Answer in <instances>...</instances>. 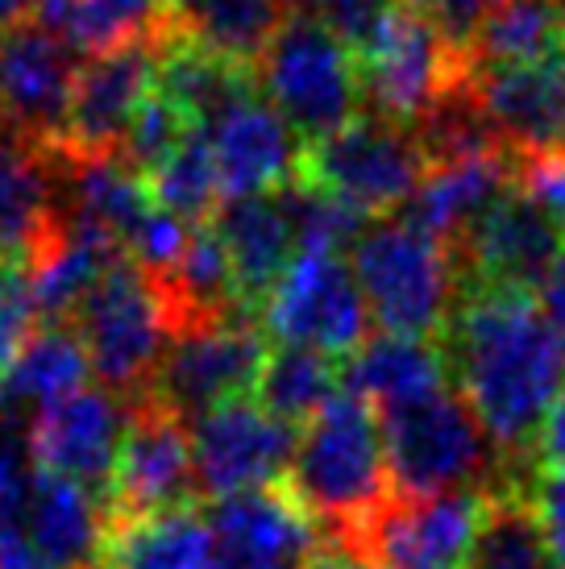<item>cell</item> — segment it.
Wrapping results in <instances>:
<instances>
[{"instance_id": "cell-1", "label": "cell", "mask_w": 565, "mask_h": 569, "mask_svg": "<svg viewBox=\"0 0 565 569\" xmlns=\"http://www.w3.org/2000/svg\"><path fill=\"white\" fill-rule=\"evenodd\" d=\"M449 375L507 466L536 458V437L565 387V341L533 291L466 287L440 337Z\"/></svg>"}, {"instance_id": "cell-2", "label": "cell", "mask_w": 565, "mask_h": 569, "mask_svg": "<svg viewBox=\"0 0 565 569\" xmlns=\"http://www.w3.org/2000/svg\"><path fill=\"white\" fill-rule=\"evenodd\" d=\"M282 490L329 540L358 549L383 507L391 503V470L383 445V416L366 399L337 396L299 428Z\"/></svg>"}, {"instance_id": "cell-3", "label": "cell", "mask_w": 565, "mask_h": 569, "mask_svg": "<svg viewBox=\"0 0 565 569\" xmlns=\"http://www.w3.org/2000/svg\"><path fill=\"white\" fill-rule=\"evenodd\" d=\"M349 267L361 287L366 312L378 332L440 341L457 312L462 270L445 241L420 233L416 224L375 221L349 250Z\"/></svg>"}, {"instance_id": "cell-4", "label": "cell", "mask_w": 565, "mask_h": 569, "mask_svg": "<svg viewBox=\"0 0 565 569\" xmlns=\"http://www.w3.org/2000/svg\"><path fill=\"white\" fill-rule=\"evenodd\" d=\"M391 490L404 499L428 495H495L503 453L487 437L462 391H437L412 408L383 416Z\"/></svg>"}, {"instance_id": "cell-5", "label": "cell", "mask_w": 565, "mask_h": 569, "mask_svg": "<svg viewBox=\"0 0 565 569\" xmlns=\"http://www.w3.org/2000/svg\"><path fill=\"white\" fill-rule=\"evenodd\" d=\"M254 83L304 142H320L366 112L354 50L308 13L282 17L254 63Z\"/></svg>"}, {"instance_id": "cell-6", "label": "cell", "mask_w": 565, "mask_h": 569, "mask_svg": "<svg viewBox=\"0 0 565 569\" xmlns=\"http://www.w3.org/2000/svg\"><path fill=\"white\" fill-rule=\"evenodd\" d=\"M71 329L88 349V362L100 387L133 403L150 396L175 325L158 283L126 253L88 291V300L79 303Z\"/></svg>"}, {"instance_id": "cell-7", "label": "cell", "mask_w": 565, "mask_h": 569, "mask_svg": "<svg viewBox=\"0 0 565 569\" xmlns=\"http://www.w3.org/2000/svg\"><path fill=\"white\" fill-rule=\"evenodd\" d=\"M428 159L408 126L361 112L346 129L304 146L299 179L354 204L366 217L395 212L420 188Z\"/></svg>"}, {"instance_id": "cell-8", "label": "cell", "mask_w": 565, "mask_h": 569, "mask_svg": "<svg viewBox=\"0 0 565 569\" xmlns=\"http://www.w3.org/2000/svg\"><path fill=\"white\" fill-rule=\"evenodd\" d=\"M267 353V329L250 312L184 325L171 332L150 399L171 408L179 420H196L229 399H246V391L258 387Z\"/></svg>"}, {"instance_id": "cell-9", "label": "cell", "mask_w": 565, "mask_h": 569, "mask_svg": "<svg viewBox=\"0 0 565 569\" xmlns=\"http://www.w3.org/2000/svg\"><path fill=\"white\" fill-rule=\"evenodd\" d=\"M366 112L416 129L466 83V54L416 4H395L387 30L358 59Z\"/></svg>"}, {"instance_id": "cell-10", "label": "cell", "mask_w": 565, "mask_h": 569, "mask_svg": "<svg viewBox=\"0 0 565 569\" xmlns=\"http://www.w3.org/2000/svg\"><path fill=\"white\" fill-rule=\"evenodd\" d=\"M370 312L341 253L299 250L262 308V329L279 346H308L329 358H349L370 337Z\"/></svg>"}, {"instance_id": "cell-11", "label": "cell", "mask_w": 565, "mask_h": 569, "mask_svg": "<svg viewBox=\"0 0 565 569\" xmlns=\"http://www.w3.org/2000/svg\"><path fill=\"white\" fill-rule=\"evenodd\" d=\"M188 437L196 461V495L217 503L287 478L299 428L282 425L258 399H229L188 420Z\"/></svg>"}, {"instance_id": "cell-12", "label": "cell", "mask_w": 565, "mask_h": 569, "mask_svg": "<svg viewBox=\"0 0 565 569\" xmlns=\"http://www.w3.org/2000/svg\"><path fill=\"white\" fill-rule=\"evenodd\" d=\"M171 42L175 38L129 42V47L92 54L79 67L63 138L54 150L71 154V159H112V154H121V142H126L133 117L146 104V96L158 88V63H162V50Z\"/></svg>"}, {"instance_id": "cell-13", "label": "cell", "mask_w": 565, "mask_h": 569, "mask_svg": "<svg viewBox=\"0 0 565 569\" xmlns=\"http://www.w3.org/2000/svg\"><path fill=\"white\" fill-rule=\"evenodd\" d=\"M76 76V47H67L42 21H21L0 33V109L17 146L38 154L59 146Z\"/></svg>"}, {"instance_id": "cell-14", "label": "cell", "mask_w": 565, "mask_h": 569, "mask_svg": "<svg viewBox=\"0 0 565 569\" xmlns=\"http://www.w3.org/2000/svg\"><path fill=\"white\" fill-rule=\"evenodd\" d=\"M196 503V461L188 420H179L158 399H133L117 475L109 490V523L146 520L158 511Z\"/></svg>"}, {"instance_id": "cell-15", "label": "cell", "mask_w": 565, "mask_h": 569, "mask_svg": "<svg viewBox=\"0 0 565 569\" xmlns=\"http://www.w3.org/2000/svg\"><path fill=\"white\" fill-rule=\"evenodd\" d=\"M466 96L516 162L565 154V50L536 63L466 71Z\"/></svg>"}, {"instance_id": "cell-16", "label": "cell", "mask_w": 565, "mask_h": 569, "mask_svg": "<svg viewBox=\"0 0 565 569\" xmlns=\"http://www.w3.org/2000/svg\"><path fill=\"white\" fill-rule=\"evenodd\" d=\"M562 253V224L553 221L519 183L454 246L462 291L466 287L536 291L545 283V274L557 267Z\"/></svg>"}, {"instance_id": "cell-17", "label": "cell", "mask_w": 565, "mask_h": 569, "mask_svg": "<svg viewBox=\"0 0 565 569\" xmlns=\"http://www.w3.org/2000/svg\"><path fill=\"white\" fill-rule=\"evenodd\" d=\"M129 399L112 396L105 387H83L76 396L50 403L30 420L33 461L59 478H71L76 487L96 495L109 507L117 453L129 428Z\"/></svg>"}, {"instance_id": "cell-18", "label": "cell", "mask_w": 565, "mask_h": 569, "mask_svg": "<svg viewBox=\"0 0 565 569\" xmlns=\"http://www.w3.org/2000/svg\"><path fill=\"white\" fill-rule=\"evenodd\" d=\"M483 503L487 495H391L358 549L378 569H466Z\"/></svg>"}, {"instance_id": "cell-19", "label": "cell", "mask_w": 565, "mask_h": 569, "mask_svg": "<svg viewBox=\"0 0 565 569\" xmlns=\"http://www.w3.org/2000/svg\"><path fill=\"white\" fill-rule=\"evenodd\" d=\"M208 150L217 162L225 200L241 196H270L299 174L304 146L296 142V129L254 92L229 112H220L212 126H205Z\"/></svg>"}, {"instance_id": "cell-20", "label": "cell", "mask_w": 565, "mask_h": 569, "mask_svg": "<svg viewBox=\"0 0 565 569\" xmlns=\"http://www.w3.org/2000/svg\"><path fill=\"white\" fill-rule=\"evenodd\" d=\"M516 183L519 162L499 146L428 162L420 188L412 191V200L404 204V221L454 250Z\"/></svg>"}, {"instance_id": "cell-21", "label": "cell", "mask_w": 565, "mask_h": 569, "mask_svg": "<svg viewBox=\"0 0 565 569\" xmlns=\"http://www.w3.org/2000/svg\"><path fill=\"white\" fill-rule=\"evenodd\" d=\"M0 528H17L59 569H96L109 540V507L38 466L26 495L0 516Z\"/></svg>"}, {"instance_id": "cell-22", "label": "cell", "mask_w": 565, "mask_h": 569, "mask_svg": "<svg viewBox=\"0 0 565 569\" xmlns=\"http://www.w3.org/2000/svg\"><path fill=\"white\" fill-rule=\"evenodd\" d=\"M208 528L217 553L275 569H304L320 545L316 523L279 487L246 490L208 503Z\"/></svg>"}, {"instance_id": "cell-23", "label": "cell", "mask_w": 565, "mask_h": 569, "mask_svg": "<svg viewBox=\"0 0 565 569\" xmlns=\"http://www.w3.org/2000/svg\"><path fill=\"white\" fill-rule=\"evenodd\" d=\"M220 246L229 253L237 283V303L241 312L262 320V308L275 296L279 279L287 274V267L296 262V233L291 221L282 212L279 196H241V200H225L212 217Z\"/></svg>"}, {"instance_id": "cell-24", "label": "cell", "mask_w": 565, "mask_h": 569, "mask_svg": "<svg viewBox=\"0 0 565 569\" xmlns=\"http://www.w3.org/2000/svg\"><path fill=\"white\" fill-rule=\"evenodd\" d=\"M445 379H449L445 346L399 332H370L341 366L346 396L366 399L378 416L437 396L445 391Z\"/></svg>"}, {"instance_id": "cell-25", "label": "cell", "mask_w": 565, "mask_h": 569, "mask_svg": "<svg viewBox=\"0 0 565 569\" xmlns=\"http://www.w3.org/2000/svg\"><path fill=\"white\" fill-rule=\"evenodd\" d=\"M63 229V200L50 154L0 142V262L30 267Z\"/></svg>"}, {"instance_id": "cell-26", "label": "cell", "mask_w": 565, "mask_h": 569, "mask_svg": "<svg viewBox=\"0 0 565 569\" xmlns=\"http://www.w3.org/2000/svg\"><path fill=\"white\" fill-rule=\"evenodd\" d=\"M88 375H92V362H88L79 332L63 320H42L26 337V346L17 349L9 370L0 375V399L26 420H33L50 403L83 391Z\"/></svg>"}, {"instance_id": "cell-27", "label": "cell", "mask_w": 565, "mask_h": 569, "mask_svg": "<svg viewBox=\"0 0 565 569\" xmlns=\"http://www.w3.org/2000/svg\"><path fill=\"white\" fill-rule=\"evenodd\" d=\"M217 540L196 507L158 511L146 520L109 523L100 569H212Z\"/></svg>"}, {"instance_id": "cell-28", "label": "cell", "mask_w": 565, "mask_h": 569, "mask_svg": "<svg viewBox=\"0 0 565 569\" xmlns=\"http://www.w3.org/2000/svg\"><path fill=\"white\" fill-rule=\"evenodd\" d=\"M38 21L67 47L88 54L150 38H179V17L167 0H42Z\"/></svg>"}, {"instance_id": "cell-29", "label": "cell", "mask_w": 565, "mask_h": 569, "mask_svg": "<svg viewBox=\"0 0 565 569\" xmlns=\"http://www.w3.org/2000/svg\"><path fill=\"white\" fill-rule=\"evenodd\" d=\"M158 92L171 96L179 109L191 117V126L205 129L212 126L220 112H229L234 104H241L246 96L258 92L254 71L241 63H229L212 50L188 42L184 33L175 38L171 47L162 50L158 63Z\"/></svg>"}, {"instance_id": "cell-30", "label": "cell", "mask_w": 565, "mask_h": 569, "mask_svg": "<svg viewBox=\"0 0 565 569\" xmlns=\"http://www.w3.org/2000/svg\"><path fill=\"white\" fill-rule=\"evenodd\" d=\"M565 50V0H499L466 47V71L536 63Z\"/></svg>"}, {"instance_id": "cell-31", "label": "cell", "mask_w": 565, "mask_h": 569, "mask_svg": "<svg viewBox=\"0 0 565 569\" xmlns=\"http://www.w3.org/2000/svg\"><path fill=\"white\" fill-rule=\"evenodd\" d=\"M175 17L188 42L254 71L258 54L267 50L287 17V4L282 0H191L184 9H175Z\"/></svg>"}, {"instance_id": "cell-32", "label": "cell", "mask_w": 565, "mask_h": 569, "mask_svg": "<svg viewBox=\"0 0 565 569\" xmlns=\"http://www.w3.org/2000/svg\"><path fill=\"white\" fill-rule=\"evenodd\" d=\"M254 396L270 416H279L282 425L304 428L316 411H325L341 396V366L320 349L270 346Z\"/></svg>"}, {"instance_id": "cell-33", "label": "cell", "mask_w": 565, "mask_h": 569, "mask_svg": "<svg viewBox=\"0 0 565 569\" xmlns=\"http://www.w3.org/2000/svg\"><path fill=\"white\" fill-rule=\"evenodd\" d=\"M466 569H557L528 495L516 487L487 495Z\"/></svg>"}, {"instance_id": "cell-34", "label": "cell", "mask_w": 565, "mask_h": 569, "mask_svg": "<svg viewBox=\"0 0 565 569\" xmlns=\"http://www.w3.org/2000/svg\"><path fill=\"white\" fill-rule=\"evenodd\" d=\"M146 188H150L158 208H167L171 217H179L191 229L212 221L217 208L225 204V191H220V174L205 129H196L155 174H146Z\"/></svg>"}, {"instance_id": "cell-35", "label": "cell", "mask_w": 565, "mask_h": 569, "mask_svg": "<svg viewBox=\"0 0 565 569\" xmlns=\"http://www.w3.org/2000/svg\"><path fill=\"white\" fill-rule=\"evenodd\" d=\"M275 196H279L282 212H287V221H291V233H296L299 250H325V253L354 250V241H358L361 233H366V224H370L366 212H358L354 204L337 200L329 191L313 188V183H304L299 174L291 183H282Z\"/></svg>"}, {"instance_id": "cell-36", "label": "cell", "mask_w": 565, "mask_h": 569, "mask_svg": "<svg viewBox=\"0 0 565 569\" xmlns=\"http://www.w3.org/2000/svg\"><path fill=\"white\" fill-rule=\"evenodd\" d=\"M191 133H196V126H191L188 112L179 109L171 96H162L155 88L138 109V117H133V126H129L126 142H121V159L146 179V174H155L162 162L171 159Z\"/></svg>"}, {"instance_id": "cell-37", "label": "cell", "mask_w": 565, "mask_h": 569, "mask_svg": "<svg viewBox=\"0 0 565 569\" xmlns=\"http://www.w3.org/2000/svg\"><path fill=\"white\" fill-rule=\"evenodd\" d=\"M42 325L38 300H33L30 267L21 262H0V375L9 370L17 349L26 346V337Z\"/></svg>"}, {"instance_id": "cell-38", "label": "cell", "mask_w": 565, "mask_h": 569, "mask_svg": "<svg viewBox=\"0 0 565 569\" xmlns=\"http://www.w3.org/2000/svg\"><path fill=\"white\" fill-rule=\"evenodd\" d=\"M395 4L399 0H329L320 21L354 50V59H361L378 42V33L387 30Z\"/></svg>"}, {"instance_id": "cell-39", "label": "cell", "mask_w": 565, "mask_h": 569, "mask_svg": "<svg viewBox=\"0 0 565 569\" xmlns=\"http://www.w3.org/2000/svg\"><path fill=\"white\" fill-rule=\"evenodd\" d=\"M495 4L499 0H420L416 9H424V17L449 38V47L466 54V47L474 42V33L483 30V21L490 17Z\"/></svg>"}, {"instance_id": "cell-40", "label": "cell", "mask_w": 565, "mask_h": 569, "mask_svg": "<svg viewBox=\"0 0 565 569\" xmlns=\"http://www.w3.org/2000/svg\"><path fill=\"white\" fill-rule=\"evenodd\" d=\"M519 188L528 191L536 204L562 224V233H565V154L519 162Z\"/></svg>"}, {"instance_id": "cell-41", "label": "cell", "mask_w": 565, "mask_h": 569, "mask_svg": "<svg viewBox=\"0 0 565 569\" xmlns=\"http://www.w3.org/2000/svg\"><path fill=\"white\" fill-rule=\"evenodd\" d=\"M528 499H533L536 516H541L553 566L565 569V475H541Z\"/></svg>"}, {"instance_id": "cell-42", "label": "cell", "mask_w": 565, "mask_h": 569, "mask_svg": "<svg viewBox=\"0 0 565 569\" xmlns=\"http://www.w3.org/2000/svg\"><path fill=\"white\" fill-rule=\"evenodd\" d=\"M536 458H541V475H565V387L553 399L549 416L536 437Z\"/></svg>"}, {"instance_id": "cell-43", "label": "cell", "mask_w": 565, "mask_h": 569, "mask_svg": "<svg viewBox=\"0 0 565 569\" xmlns=\"http://www.w3.org/2000/svg\"><path fill=\"white\" fill-rule=\"evenodd\" d=\"M536 303H541V312L549 317V325L565 341V253L557 258V267L545 274V283L536 287Z\"/></svg>"}, {"instance_id": "cell-44", "label": "cell", "mask_w": 565, "mask_h": 569, "mask_svg": "<svg viewBox=\"0 0 565 569\" xmlns=\"http://www.w3.org/2000/svg\"><path fill=\"white\" fill-rule=\"evenodd\" d=\"M304 569H378V566L361 549H349V545H337V540H320Z\"/></svg>"}, {"instance_id": "cell-45", "label": "cell", "mask_w": 565, "mask_h": 569, "mask_svg": "<svg viewBox=\"0 0 565 569\" xmlns=\"http://www.w3.org/2000/svg\"><path fill=\"white\" fill-rule=\"evenodd\" d=\"M30 9L33 0H0V33L21 26V21H30Z\"/></svg>"}, {"instance_id": "cell-46", "label": "cell", "mask_w": 565, "mask_h": 569, "mask_svg": "<svg viewBox=\"0 0 565 569\" xmlns=\"http://www.w3.org/2000/svg\"><path fill=\"white\" fill-rule=\"evenodd\" d=\"M282 4H287V13L320 17V13H325V4H329V0H282Z\"/></svg>"}, {"instance_id": "cell-47", "label": "cell", "mask_w": 565, "mask_h": 569, "mask_svg": "<svg viewBox=\"0 0 565 569\" xmlns=\"http://www.w3.org/2000/svg\"><path fill=\"white\" fill-rule=\"evenodd\" d=\"M0 142H13V129H9V117L0 109Z\"/></svg>"}, {"instance_id": "cell-48", "label": "cell", "mask_w": 565, "mask_h": 569, "mask_svg": "<svg viewBox=\"0 0 565 569\" xmlns=\"http://www.w3.org/2000/svg\"><path fill=\"white\" fill-rule=\"evenodd\" d=\"M167 4H171V9H184V4H191V0H167Z\"/></svg>"}, {"instance_id": "cell-49", "label": "cell", "mask_w": 565, "mask_h": 569, "mask_svg": "<svg viewBox=\"0 0 565 569\" xmlns=\"http://www.w3.org/2000/svg\"><path fill=\"white\" fill-rule=\"evenodd\" d=\"M404 4H420V0H404Z\"/></svg>"}]
</instances>
